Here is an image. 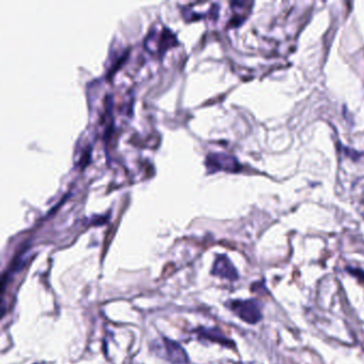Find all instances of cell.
Segmentation results:
<instances>
[{
	"mask_svg": "<svg viewBox=\"0 0 364 364\" xmlns=\"http://www.w3.org/2000/svg\"><path fill=\"white\" fill-rule=\"evenodd\" d=\"M228 306L242 321L250 325L257 324L263 317L260 303L255 299L232 300L228 303Z\"/></svg>",
	"mask_w": 364,
	"mask_h": 364,
	"instance_id": "obj_1",
	"label": "cell"
},
{
	"mask_svg": "<svg viewBox=\"0 0 364 364\" xmlns=\"http://www.w3.org/2000/svg\"><path fill=\"white\" fill-rule=\"evenodd\" d=\"M212 274L230 281H236L238 280V277H240V274H238L233 263H232L229 257L224 254L218 255L216 257L214 265H212Z\"/></svg>",
	"mask_w": 364,
	"mask_h": 364,
	"instance_id": "obj_2",
	"label": "cell"
},
{
	"mask_svg": "<svg viewBox=\"0 0 364 364\" xmlns=\"http://www.w3.org/2000/svg\"><path fill=\"white\" fill-rule=\"evenodd\" d=\"M164 347L166 351V358L174 364H186L188 362V357L184 348L177 342L164 338Z\"/></svg>",
	"mask_w": 364,
	"mask_h": 364,
	"instance_id": "obj_3",
	"label": "cell"
},
{
	"mask_svg": "<svg viewBox=\"0 0 364 364\" xmlns=\"http://www.w3.org/2000/svg\"><path fill=\"white\" fill-rule=\"evenodd\" d=\"M198 334L201 337L205 338V340L219 343L224 345V346L230 347V345H234L233 342L230 341L227 336H224L222 332L217 328H200L198 329Z\"/></svg>",
	"mask_w": 364,
	"mask_h": 364,
	"instance_id": "obj_4",
	"label": "cell"
},
{
	"mask_svg": "<svg viewBox=\"0 0 364 364\" xmlns=\"http://www.w3.org/2000/svg\"><path fill=\"white\" fill-rule=\"evenodd\" d=\"M346 271L351 275H354V277H356L357 279H359V281H361L362 283H364V271H363V269L348 266V267H346Z\"/></svg>",
	"mask_w": 364,
	"mask_h": 364,
	"instance_id": "obj_5",
	"label": "cell"
}]
</instances>
